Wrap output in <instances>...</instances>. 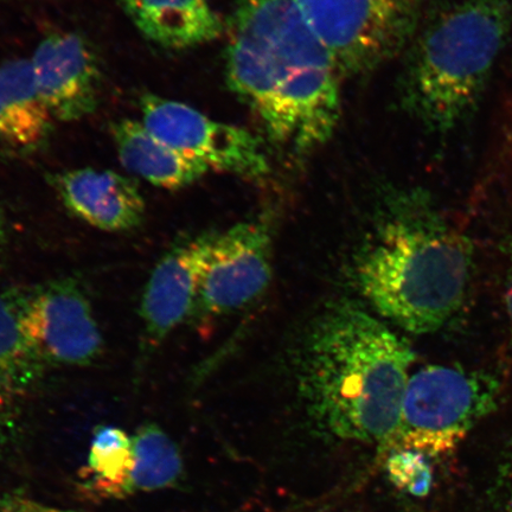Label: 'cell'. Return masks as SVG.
Masks as SVG:
<instances>
[{"label":"cell","instance_id":"cell-20","mask_svg":"<svg viewBox=\"0 0 512 512\" xmlns=\"http://www.w3.org/2000/svg\"><path fill=\"white\" fill-rule=\"evenodd\" d=\"M0 512H81L38 501L21 492L0 488Z\"/></svg>","mask_w":512,"mask_h":512},{"label":"cell","instance_id":"cell-16","mask_svg":"<svg viewBox=\"0 0 512 512\" xmlns=\"http://www.w3.org/2000/svg\"><path fill=\"white\" fill-rule=\"evenodd\" d=\"M131 494L174 488L181 482L184 463L170 435L153 422L138 428L132 437Z\"/></svg>","mask_w":512,"mask_h":512},{"label":"cell","instance_id":"cell-14","mask_svg":"<svg viewBox=\"0 0 512 512\" xmlns=\"http://www.w3.org/2000/svg\"><path fill=\"white\" fill-rule=\"evenodd\" d=\"M134 27L157 46L182 50L222 34L223 24L209 0H117Z\"/></svg>","mask_w":512,"mask_h":512},{"label":"cell","instance_id":"cell-11","mask_svg":"<svg viewBox=\"0 0 512 512\" xmlns=\"http://www.w3.org/2000/svg\"><path fill=\"white\" fill-rule=\"evenodd\" d=\"M215 236L207 233L182 241L158 261L140 306L146 349L159 347L195 309Z\"/></svg>","mask_w":512,"mask_h":512},{"label":"cell","instance_id":"cell-9","mask_svg":"<svg viewBox=\"0 0 512 512\" xmlns=\"http://www.w3.org/2000/svg\"><path fill=\"white\" fill-rule=\"evenodd\" d=\"M272 251V226L265 216L216 233L195 309L217 316L253 303L271 283Z\"/></svg>","mask_w":512,"mask_h":512},{"label":"cell","instance_id":"cell-2","mask_svg":"<svg viewBox=\"0 0 512 512\" xmlns=\"http://www.w3.org/2000/svg\"><path fill=\"white\" fill-rule=\"evenodd\" d=\"M354 258L362 297L414 335L444 328L462 307L472 270L469 240L424 189L389 187Z\"/></svg>","mask_w":512,"mask_h":512},{"label":"cell","instance_id":"cell-21","mask_svg":"<svg viewBox=\"0 0 512 512\" xmlns=\"http://www.w3.org/2000/svg\"><path fill=\"white\" fill-rule=\"evenodd\" d=\"M19 437V422L10 399L0 394V453L9 451Z\"/></svg>","mask_w":512,"mask_h":512},{"label":"cell","instance_id":"cell-6","mask_svg":"<svg viewBox=\"0 0 512 512\" xmlns=\"http://www.w3.org/2000/svg\"><path fill=\"white\" fill-rule=\"evenodd\" d=\"M342 76L373 72L411 44L426 0H294Z\"/></svg>","mask_w":512,"mask_h":512},{"label":"cell","instance_id":"cell-13","mask_svg":"<svg viewBox=\"0 0 512 512\" xmlns=\"http://www.w3.org/2000/svg\"><path fill=\"white\" fill-rule=\"evenodd\" d=\"M54 117L36 87L30 60L0 66V157L22 159L46 147Z\"/></svg>","mask_w":512,"mask_h":512},{"label":"cell","instance_id":"cell-7","mask_svg":"<svg viewBox=\"0 0 512 512\" xmlns=\"http://www.w3.org/2000/svg\"><path fill=\"white\" fill-rule=\"evenodd\" d=\"M11 297L24 334L43 364L85 367L98 360L104 338L78 281L59 279Z\"/></svg>","mask_w":512,"mask_h":512},{"label":"cell","instance_id":"cell-4","mask_svg":"<svg viewBox=\"0 0 512 512\" xmlns=\"http://www.w3.org/2000/svg\"><path fill=\"white\" fill-rule=\"evenodd\" d=\"M512 32V0H458L414 36L401 105L428 133L446 137L478 110Z\"/></svg>","mask_w":512,"mask_h":512},{"label":"cell","instance_id":"cell-24","mask_svg":"<svg viewBox=\"0 0 512 512\" xmlns=\"http://www.w3.org/2000/svg\"><path fill=\"white\" fill-rule=\"evenodd\" d=\"M6 242H8V226H6L4 213L2 209H0V252L3 251Z\"/></svg>","mask_w":512,"mask_h":512},{"label":"cell","instance_id":"cell-12","mask_svg":"<svg viewBox=\"0 0 512 512\" xmlns=\"http://www.w3.org/2000/svg\"><path fill=\"white\" fill-rule=\"evenodd\" d=\"M48 181L70 213L105 232H130L145 219L138 184L118 172L75 169L50 175Z\"/></svg>","mask_w":512,"mask_h":512},{"label":"cell","instance_id":"cell-1","mask_svg":"<svg viewBox=\"0 0 512 512\" xmlns=\"http://www.w3.org/2000/svg\"><path fill=\"white\" fill-rule=\"evenodd\" d=\"M341 78L294 0H238L226 79L274 144L303 157L328 143L341 117Z\"/></svg>","mask_w":512,"mask_h":512},{"label":"cell","instance_id":"cell-15","mask_svg":"<svg viewBox=\"0 0 512 512\" xmlns=\"http://www.w3.org/2000/svg\"><path fill=\"white\" fill-rule=\"evenodd\" d=\"M121 164L156 187L178 190L207 174V165L160 140L143 121L121 119L111 125Z\"/></svg>","mask_w":512,"mask_h":512},{"label":"cell","instance_id":"cell-18","mask_svg":"<svg viewBox=\"0 0 512 512\" xmlns=\"http://www.w3.org/2000/svg\"><path fill=\"white\" fill-rule=\"evenodd\" d=\"M132 469V437L119 427H99L88 453L89 488L102 498L131 496Z\"/></svg>","mask_w":512,"mask_h":512},{"label":"cell","instance_id":"cell-23","mask_svg":"<svg viewBox=\"0 0 512 512\" xmlns=\"http://www.w3.org/2000/svg\"><path fill=\"white\" fill-rule=\"evenodd\" d=\"M504 512H512V452L504 477Z\"/></svg>","mask_w":512,"mask_h":512},{"label":"cell","instance_id":"cell-19","mask_svg":"<svg viewBox=\"0 0 512 512\" xmlns=\"http://www.w3.org/2000/svg\"><path fill=\"white\" fill-rule=\"evenodd\" d=\"M387 469L393 483L405 489L409 494L421 496L427 494L431 485V471L425 456L413 451L390 452Z\"/></svg>","mask_w":512,"mask_h":512},{"label":"cell","instance_id":"cell-22","mask_svg":"<svg viewBox=\"0 0 512 512\" xmlns=\"http://www.w3.org/2000/svg\"><path fill=\"white\" fill-rule=\"evenodd\" d=\"M504 305L505 312H507V317L512 331V243L509 252L507 278H505Z\"/></svg>","mask_w":512,"mask_h":512},{"label":"cell","instance_id":"cell-8","mask_svg":"<svg viewBox=\"0 0 512 512\" xmlns=\"http://www.w3.org/2000/svg\"><path fill=\"white\" fill-rule=\"evenodd\" d=\"M139 104L144 125L156 137L209 169L251 179L270 174L264 146L251 132L155 94L142 95Z\"/></svg>","mask_w":512,"mask_h":512},{"label":"cell","instance_id":"cell-5","mask_svg":"<svg viewBox=\"0 0 512 512\" xmlns=\"http://www.w3.org/2000/svg\"><path fill=\"white\" fill-rule=\"evenodd\" d=\"M496 376L457 366H428L409 377L398 427L383 452L441 456L463 443L498 407Z\"/></svg>","mask_w":512,"mask_h":512},{"label":"cell","instance_id":"cell-17","mask_svg":"<svg viewBox=\"0 0 512 512\" xmlns=\"http://www.w3.org/2000/svg\"><path fill=\"white\" fill-rule=\"evenodd\" d=\"M44 364L32 350L10 294H0V394L23 395L40 380Z\"/></svg>","mask_w":512,"mask_h":512},{"label":"cell","instance_id":"cell-10","mask_svg":"<svg viewBox=\"0 0 512 512\" xmlns=\"http://www.w3.org/2000/svg\"><path fill=\"white\" fill-rule=\"evenodd\" d=\"M30 63L38 93L55 120L72 123L96 111L102 73L98 56L85 37L55 32L44 38Z\"/></svg>","mask_w":512,"mask_h":512},{"label":"cell","instance_id":"cell-3","mask_svg":"<svg viewBox=\"0 0 512 512\" xmlns=\"http://www.w3.org/2000/svg\"><path fill=\"white\" fill-rule=\"evenodd\" d=\"M414 358L411 345L387 324L339 300L307 331L298 392L320 430L383 451L398 427Z\"/></svg>","mask_w":512,"mask_h":512}]
</instances>
